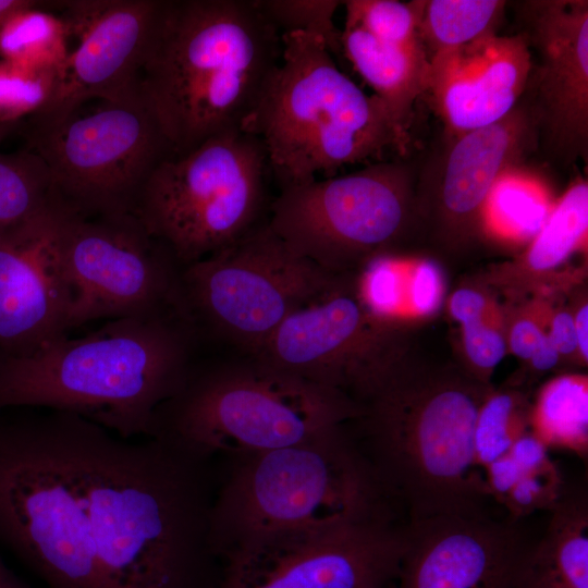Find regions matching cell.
Masks as SVG:
<instances>
[{
    "label": "cell",
    "instance_id": "1",
    "mask_svg": "<svg viewBox=\"0 0 588 588\" xmlns=\"http://www.w3.org/2000/svg\"><path fill=\"white\" fill-rule=\"evenodd\" d=\"M72 439L108 588H212L211 457L163 438L123 439L76 414Z\"/></svg>",
    "mask_w": 588,
    "mask_h": 588
},
{
    "label": "cell",
    "instance_id": "2",
    "mask_svg": "<svg viewBox=\"0 0 588 588\" xmlns=\"http://www.w3.org/2000/svg\"><path fill=\"white\" fill-rule=\"evenodd\" d=\"M195 340L172 309L111 319L26 354L0 351V409L64 411L123 439L151 437L158 407L186 378Z\"/></svg>",
    "mask_w": 588,
    "mask_h": 588
},
{
    "label": "cell",
    "instance_id": "3",
    "mask_svg": "<svg viewBox=\"0 0 588 588\" xmlns=\"http://www.w3.org/2000/svg\"><path fill=\"white\" fill-rule=\"evenodd\" d=\"M281 54V33L256 0H166L140 96L185 154L244 128Z\"/></svg>",
    "mask_w": 588,
    "mask_h": 588
},
{
    "label": "cell",
    "instance_id": "4",
    "mask_svg": "<svg viewBox=\"0 0 588 588\" xmlns=\"http://www.w3.org/2000/svg\"><path fill=\"white\" fill-rule=\"evenodd\" d=\"M489 390L469 375L399 364L365 400L369 461L385 492L405 504L408 522L489 515L474 456L476 418Z\"/></svg>",
    "mask_w": 588,
    "mask_h": 588
},
{
    "label": "cell",
    "instance_id": "5",
    "mask_svg": "<svg viewBox=\"0 0 588 588\" xmlns=\"http://www.w3.org/2000/svg\"><path fill=\"white\" fill-rule=\"evenodd\" d=\"M281 39L280 62L243 128L264 144L280 189L406 152L408 130L339 69L321 37L296 32Z\"/></svg>",
    "mask_w": 588,
    "mask_h": 588
},
{
    "label": "cell",
    "instance_id": "6",
    "mask_svg": "<svg viewBox=\"0 0 588 588\" xmlns=\"http://www.w3.org/2000/svg\"><path fill=\"white\" fill-rule=\"evenodd\" d=\"M73 413L0 409V541L49 588H108L72 439Z\"/></svg>",
    "mask_w": 588,
    "mask_h": 588
},
{
    "label": "cell",
    "instance_id": "7",
    "mask_svg": "<svg viewBox=\"0 0 588 588\" xmlns=\"http://www.w3.org/2000/svg\"><path fill=\"white\" fill-rule=\"evenodd\" d=\"M363 408L348 395L255 360L196 371L161 404L151 437L205 457L264 453L343 428Z\"/></svg>",
    "mask_w": 588,
    "mask_h": 588
},
{
    "label": "cell",
    "instance_id": "8",
    "mask_svg": "<svg viewBox=\"0 0 588 588\" xmlns=\"http://www.w3.org/2000/svg\"><path fill=\"white\" fill-rule=\"evenodd\" d=\"M238 458L211 507L215 555L254 538L385 516L387 492L343 428Z\"/></svg>",
    "mask_w": 588,
    "mask_h": 588
},
{
    "label": "cell",
    "instance_id": "9",
    "mask_svg": "<svg viewBox=\"0 0 588 588\" xmlns=\"http://www.w3.org/2000/svg\"><path fill=\"white\" fill-rule=\"evenodd\" d=\"M271 176L261 140L244 130L163 160L135 210L180 266L210 256L258 225Z\"/></svg>",
    "mask_w": 588,
    "mask_h": 588
},
{
    "label": "cell",
    "instance_id": "10",
    "mask_svg": "<svg viewBox=\"0 0 588 588\" xmlns=\"http://www.w3.org/2000/svg\"><path fill=\"white\" fill-rule=\"evenodd\" d=\"M344 280L295 252L268 222L219 252L181 266L179 309L254 356L281 323Z\"/></svg>",
    "mask_w": 588,
    "mask_h": 588
},
{
    "label": "cell",
    "instance_id": "11",
    "mask_svg": "<svg viewBox=\"0 0 588 588\" xmlns=\"http://www.w3.org/2000/svg\"><path fill=\"white\" fill-rule=\"evenodd\" d=\"M24 136L46 162L57 200L85 218L135 216L147 180L175 155L142 97L50 124L28 122Z\"/></svg>",
    "mask_w": 588,
    "mask_h": 588
},
{
    "label": "cell",
    "instance_id": "12",
    "mask_svg": "<svg viewBox=\"0 0 588 588\" xmlns=\"http://www.w3.org/2000/svg\"><path fill=\"white\" fill-rule=\"evenodd\" d=\"M416 209L413 170L401 160L280 189L270 229L295 252L338 274L387 253Z\"/></svg>",
    "mask_w": 588,
    "mask_h": 588
},
{
    "label": "cell",
    "instance_id": "13",
    "mask_svg": "<svg viewBox=\"0 0 588 588\" xmlns=\"http://www.w3.org/2000/svg\"><path fill=\"white\" fill-rule=\"evenodd\" d=\"M62 257L70 330L97 319L179 310L181 266L135 216L85 218L69 211Z\"/></svg>",
    "mask_w": 588,
    "mask_h": 588
},
{
    "label": "cell",
    "instance_id": "14",
    "mask_svg": "<svg viewBox=\"0 0 588 588\" xmlns=\"http://www.w3.org/2000/svg\"><path fill=\"white\" fill-rule=\"evenodd\" d=\"M404 535L387 516L243 541L222 555L216 588H381L395 578Z\"/></svg>",
    "mask_w": 588,
    "mask_h": 588
},
{
    "label": "cell",
    "instance_id": "15",
    "mask_svg": "<svg viewBox=\"0 0 588 588\" xmlns=\"http://www.w3.org/2000/svg\"><path fill=\"white\" fill-rule=\"evenodd\" d=\"M255 360L366 400L396 367L390 330L364 308L345 280L289 316Z\"/></svg>",
    "mask_w": 588,
    "mask_h": 588
},
{
    "label": "cell",
    "instance_id": "16",
    "mask_svg": "<svg viewBox=\"0 0 588 588\" xmlns=\"http://www.w3.org/2000/svg\"><path fill=\"white\" fill-rule=\"evenodd\" d=\"M166 0L63 1L70 51L49 103L28 119L50 124L66 119L88 100L140 98L139 76L155 38Z\"/></svg>",
    "mask_w": 588,
    "mask_h": 588
},
{
    "label": "cell",
    "instance_id": "17",
    "mask_svg": "<svg viewBox=\"0 0 588 588\" xmlns=\"http://www.w3.org/2000/svg\"><path fill=\"white\" fill-rule=\"evenodd\" d=\"M532 66L522 102L538 143L566 164L588 155V1L515 3ZM522 98V99H523Z\"/></svg>",
    "mask_w": 588,
    "mask_h": 588
},
{
    "label": "cell",
    "instance_id": "18",
    "mask_svg": "<svg viewBox=\"0 0 588 588\" xmlns=\"http://www.w3.org/2000/svg\"><path fill=\"white\" fill-rule=\"evenodd\" d=\"M70 210L57 201L0 231V351L26 354L70 331L62 237Z\"/></svg>",
    "mask_w": 588,
    "mask_h": 588
},
{
    "label": "cell",
    "instance_id": "19",
    "mask_svg": "<svg viewBox=\"0 0 588 588\" xmlns=\"http://www.w3.org/2000/svg\"><path fill=\"white\" fill-rule=\"evenodd\" d=\"M538 145L536 125L520 101L495 123L448 137L420 176L425 208L442 235L457 240L473 234L498 179Z\"/></svg>",
    "mask_w": 588,
    "mask_h": 588
},
{
    "label": "cell",
    "instance_id": "20",
    "mask_svg": "<svg viewBox=\"0 0 588 588\" xmlns=\"http://www.w3.org/2000/svg\"><path fill=\"white\" fill-rule=\"evenodd\" d=\"M515 523L490 515L408 522L397 588H511L529 546Z\"/></svg>",
    "mask_w": 588,
    "mask_h": 588
},
{
    "label": "cell",
    "instance_id": "21",
    "mask_svg": "<svg viewBox=\"0 0 588 588\" xmlns=\"http://www.w3.org/2000/svg\"><path fill=\"white\" fill-rule=\"evenodd\" d=\"M426 94L448 137L507 115L522 100L532 66L524 36L490 34L430 59Z\"/></svg>",
    "mask_w": 588,
    "mask_h": 588
},
{
    "label": "cell",
    "instance_id": "22",
    "mask_svg": "<svg viewBox=\"0 0 588 588\" xmlns=\"http://www.w3.org/2000/svg\"><path fill=\"white\" fill-rule=\"evenodd\" d=\"M541 539L529 544L511 588H588V498L567 490L549 511Z\"/></svg>",
    "mask_w": 588,
    "mask_h": 588
},
{
    "label": "cell",
    "instance_id": "23",
    "mask_svg": "<svg viewBox=\"0 0 588 588\" xmlns=\"http://www.w3.org/2000/svg\"><path fill=\"white\" fill-rule=\"evenodd\" d=\"M341 49L373 95L408 130L414 103L428 87L430 61L424 47L383 42L356 25L345 24Z\"/></svg>",
    "mask_w": 588,
    "mask_h": 588
},
{
    "label": "cell",
    "instance_id": "24",
    "mask_svg": "<svg viewBox=\"0 0 588 588\" xmlns=\"http://www.w3.org/2000/svg\"><path fill=\"white\" fill-rule=\"evenodd\" d=\"M529 432L548 450L588 456V379L565 373L546 382L529 406Z\"/></svg>",
    "mask_w": 588,
    "mask_h": 588
},
{
    "label": "cell",
    "instance_id": "25",
    "mask_svg": "<svg viewBox=\"0 0 588 588\" xmlns=\"http://www.w3.org/2000/svg\"><path fill=\"white\" fill-rule=\"evenodd\" d=\"M38 2L13 12L0 29V59L39 71L61 73L71 36L66 22L38 9Z\"/></svg>",
    "mask_w": 588,
    "mask_h": 588
},
{
    "label": "cell",
    "instance_id": "26",
    "mask_svg": "<svg viewBox=\"0 0 588 588\" xmlns=\"http://www.w3.org/2000/svg\"><path fill=\"white\" fill-rule=\"evenodd\" d=\"M503 0H425L418 39L430 59L437 52L497 33Z\"/></svg>",
    "mask_w": 588,
    "mask_h": 588
},
{
    "label": "cell",
    "instance_id": "27",
    "mask_svg": "<svg viewBox=\"0 0 588 588\" xmlns=\"http://www.w3.org/2000/svg\"><path fill=\"white\" fill-rule=\"evenodd\" d=\"M588 232V184L576 180L558 200L524 253L519 266L531 275L561 266L586 242Z\"/></svg>",
    "mask_w": 588,
    "mask_h": 588
},
{
    "label": "cell",
    "instance_id": "28",
    "mask_svg": "<svg viewBox=\"0 0 588 588\" xmlns=\"http://www.w3.org/2000/svg\"><path fill=\"white\" fill-rule=\"evenodd\" d=\"M57 201L49 169L37 152L26 147L0 154V231L32 220Z\"/></svg>",
    "mask_w": 588,
    "mask_h": 588
},
{
    "label": "cell",
    "instance_id": "29",
    "mask_svg": "<svg viewBox=\"0 0 588 588\" xmlns=\"http://www.w3.org/2000/svg\"><path fill=\"white\" fill-rule=\"evenodd\" d=\"M519 166L501 174L491 189L481 213V222L502 234L526 238L535 236L542 228L553 208L548 197H540V188L531 187L517 172Z\"/></svg>",
    "mask_w": 588,
    "mask_h": 588
},
{
    "label": "cell",
    "instance_id": "30",
    "mask_svg": "<svg viewBox=\"0 0 588 588\" xmlns=\"http://www.w3.org/2000/svg\"><path fill=\"white\" fill-rule=\"evenodd\" d=\"M529 406L527 396L518 390L488 391L474 430L475 464L480 471L505 455L522 436L529 432Z\"/></svg>",
    "mask_w": 588,
    "mask_h": 588
},
{
    "label": "cell",
    "instance_id": "31",
    "mask_svg": "<svg viewBox=\"0 0 588 588\" xmlns=\"http://www.w3.org/2000/svg\"><path fill=\"white\" fill-rule=\"evenodd\" d=\"M342 4L346 10L345 24L356 25L383 42L397 46L420 44L417 29L425 0H348Z\"/></svg>",
    "mask_w": 588,
    "mask_h": 588
},
{
    "label": "cell",
    "instance_id": "32",
    "mask_svg": "<svg viewBox=\"0 0 588 588\" xmlns=\"http://www.w3.org/2000/svg\"><path fill=\"white\" fill-rule=\"evenodd\" d=\"M59 75L0 59V124H17L40 112L51 100Z\"/></svg>",
    "mask_w": 588,
    "mask_h": 588
},
{
    "label": "cell",
    "instance_id": "33",
    "mask_svg": "<svg viewBox=\"0 0 588 588\" xmlns=\"http://www.w3.org/2000/svg\"><path fill=\"white\" fill-rule=\"evenodd\" d=\"M262 14L282 34L307 33L321 37L330 53L341 49V32L333 16L342 1L336 0H256Z\"/></svg>",
    "mask_w": 588,
    "mask_h": 588
},
{
    "label": "cell",
    "instance_id": "34",
    "mask_svg": "<svg viewBox=\"0 0 588 588\" xmlns=\"http://www.w3.org/2000/svg\"><path fill=\"white\" fill-rule=\"evenodd\" d=\"M490 306L483 313L461 322L463 343L471 366L470 377L488 384L491 371L503 359L507 343Z\"/></svg>",
    "mask_w": 588,
    "mask_h": 588
},
{
    "label": "cell",
    "instance_id": "35",
    "mask_svg": "<svg viewBox=\"0 0 588 588\" xmlns=\"http://www.w3.org/2000/svg\"><path fill=\"white\" fill-rule=\"evenodd\" d=\"M519 468V467H518ZM565 490L555 463L541 469L522 470L502 502L510 519L516 522L537 510L550 511Z\"/></svg>",
    "mask_w": 588,
    "mask_h": 588
},
{
    "label": "cell",
    "instance_id": "36",
    "mask_svg": "<svg viewBox=\"0 0 588 588\" xmlns=\"http://www.w3.org/2000/svg\"><path fill=\"white\" fill-rule=\"evenodd\" d=\"M442 287L439 269L432 262L424 261L413 269L408 278L406 299L418 314H428L440 303Z\"/></svg>",
    "mask_w": 588,
    "mask_h": 588
},
{
    "label": "cell",
    "instance_id": "37",
    "mask_svg": "<svg viewBox=\"0 0 588 588\" xmlns=\"http://www.w3.org/2000/svg\"><path fill=\"white\" fill-rule=\"evenodd\" d=\"M544 333L534 320L522 318L512 326L506 343L515 356L529 360Z\"/></svg>",
    "mask_w": 588,
    "mask_h": 588
},
{
    "label": "cell",
    "instance_id": "38",
    "mask_svg": "<svg viewBox=\"0 0 588 588\" xmlns=\"http://www.w3.org/2000/svg\"><path fill=\"white\" fill-rule=\"evenodd\" d=\"M548 335L560 355H571L577 351L574 317L571 313L565 310L556 313L552 318Z\"/></svg>",
    "mask_w": 588,
    "mask_h": 588
},
{
    "label": "cell",
    "instance_id": "39",
    "mask_svg": "<svg viewBox=\"0 0 588 588\" xmlns=\"http://www.w3.org/2000/svg\"><path fill=\"white\" fill-rule=\"evenodd\" d=\"M559 359L560 353L548 333H544L539 345L529 358L531 367L536 371H548L556 366Z\"/></svg>",
    "mask_w": 588,
    "mask_h": 588
},
{
    "label": "cell",
    "instance_id": "40",
    "mask_svg": "<svg viewBox=\"0 0 588 588\" xmlns=\"http://www.w3.org/2000/svg\"><path fill=\"white\" fill-rule=\"evenodd\" d=\"M574 317V327L577 340V351L583 363L588 359V305L583 304Z\"/></svg>",
    "mask_w": 588,
    "mask_h": 588
},
{
    "label": "cell",
    "instance_id": "41",
    "mask_svg": "<svg viewBox=\"0 0 588 588\" xmlns=\"http://www.w3.org/2000/svg\"><path fill=\"white\" fill-rule=\"evenodd\" d=\"M33 0H0V29L5 20L15 11L28 5Z\"/></svg>",
    "mask_w": 588,
    "mask_h": 588
},
{
    "label": "cell",
    "instance_id": "42",
    "mask_svg": "<svg viewBox=\"0 0 588 588\" xmlns=\"http://www.w3.org/2000/svg\"><path fill=\"white\" fill-rule=\"evenodd\" d=\"M0 588H28L3 563L0 558Z\"/></svg>",
    "mask_w": 588,
    "mask_h": 588
},
{
    "label": "cell",
    "instance_id": "43",
    "mask_svg": "<svg viewBox=\"0 0 588 588\" xmlns=\"http://www.w3.org/2000/svg\"><path fill=\"white\" fill-rule=\"evenodd\" d=\"M17 124H0V145Z\"/></svg>",
    "mask_w": 588,
    "mask_h": 588
}]
</instances>
